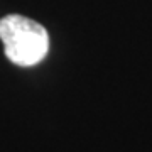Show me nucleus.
<instances>
[{
	"label": "nucleus",
	"instance_id": "1",
	"mask_svg": "<svg viewBox=\"0 0 152 152\" xmlns=\"http://www.w3.org/2000/svg\"><path fill=\"white\" fill-rule=\"evenodd\" d=\"M0 39L5 56L17 66H36L49 53L48 31L24 15L14 14L0 19Z\"/></svg>",
	"mask_w": 152,
	"mask_h": 152
}]
</instances>
